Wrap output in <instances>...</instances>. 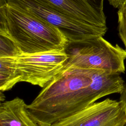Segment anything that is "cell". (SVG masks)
<instances>
[{"label":"cell","instance_id":"16","mask_svg":"<svg viewBox=\"0 0 126 126\" xmlns=\"http://www.w3.org/2000/svg\"><path fill=\"white\" fill-rule=\"evenodd\" d=\"M125 126H126V125H125Z\"/></svg>","mask_w":126,"mask_h":126},{"label":"cell","instance_id":"1","mask_svg":"<svg viewBox=\"0 0 126 126\" xmlns=\"http://www.w3.org/2000/svg\"><path fill=\"white\" fill-rule=\"evenodd\" d=\"M92 81L89 69L62 71L27 105L30 117L39 126H51L71 115L77 111L82 93Z\"/></svg>","mask_w":126,"mask_h":126},{"label":"cell","instance_id":"12","mask_svg":"<svg viewBox=\"0 0 126 126\" xmlns=\"http://www.w3.org/2000/svg\"><path fill=\"white\" fill-rule=\"evenodd\" d=\"M87 2L97 12L105 15L103 11V3L104 0H86Z\"/></svg>","mask_w":126,"mask_h":126},{"label":"cell","instance_id":"15","mask_svg":"<svg viewBox=\"0 0 126 126\" xmlns=\"http://www.w3.org/2000/svg\"><path fill=\"white\" fill-rule=\"evenodd\" d=\"M2 92H0V102H2L3 101H4V95H3L1 93Z\"/></svg>","mask_w":126,"mask_h":126},{"label":"cell","instance_id":"11","mask_svg":"<svg viewBox=\"0 0 126 126\" xmlns=\"http://www.w3.org/2000/svg\"><path fill=\"white\" fill-rule=\"evenodd\" d=\"M117 15L118 34L126 50V8L118 9Z\"/></svg>","mask_w":126,"mask_h":126},{"label":"cell","instance_id":"8","mask_svg":"<svg viewBox=\"0 0 126 126\" xmlns=\"http://www.w3.org/2000/svg\"><path fill=\"white\" fill-rule=\"evenodd\" d=\"M27 104L18 97L0 104V126H39L30 117Z\"/></svg>","mask_w":126,"mask_h":126},{"label":"cell","instance_id":"7","mask_svg":"<svg viewBox=\"0 0 126 126\" xmlns=\"http://www.w3.org/2000/svg\"><path fill=\"white\" fill-rule=\"evenodd\" d=\"M72 17L87 24L107 29L106 18L86 0H44Z\"/></svg>","mask_w":126,"mask_h":126},{"label":"cell","instance_id":"14","mask_svg":"<svg viewBox=\"0 0 126 126\" xmlns=\"http://www.w3.org/2000/svg\"><path fill=\"white\" fill-rule=\"evenodd\" d=\"M120 101L122 103L124 107L125 110L126 114V85L125 86V87L123 92H122V94H121Z\"/></svg>","mask_w":126,"mask_h":126},{"label":"cell","instance_id":"9","mask_svg":"<svg viewBox=\"0 0 126 126\" xmlns=\"http://www.w3.org/2000/svg\"><path fill=\"white\" fill-rule=\"evenodd\" d=\"M21 80V74L12 57H0V91L4 92L11 89Z\"/></svg>","mask_w":126,"mask_h":126},{"label":"cell","instance_id":"6","mask_svg":"<svg viewBox=\"0 0 126 126\" xmlns=\"http://www.w3.org/2000/svg\"><path fill=\"white\" fill-rule=\"evenodd\" d=\"M126 114L120 101L106 98L95 102L51 126H125Z\"/></svg>","mask_w":126,"mask_h":126},{"label":"cell","instance_id":"10","mask_svg":"<svg viewBox=\"0 0 126 126\" xmlns=\"http://www.w3.org/2000/svg\"><path fill=\"white\" fill-rule=\"evenodd\" d=\"M0 57H13L20 53L13 42L8 37L0 35Z\"/></svg>","mask_w":126,"mask_h":126},{"label":"cell","instance_id":"5","mask_svg":"<svg viewBox=\"0 0 126 126\" xmlns=\"http://www.w3.org/2000/svg\"><path fill=\"white\" fill-rule=\"evenodd\" d=\"M22 75L21 82L43 88L62 72L68 59L65 49L12 57Z\"/></svg>","mask_w":126,"mask_h":126},{"label":"cell","instance_id":"3","mask_svg":"<svg viewBox=\"0 0 126 126\" xmlns=\"http://www.w3.org/2000/svg\"><path fill=\"white\" fill-rule=\"evenodd\" d=\"M64 49L68 59L62 71L82 69L125 72L126 50L118 44H112L103 36L69 42Z\"/></svg>","mask_w":126,"mask_h":126},{"label":"cell","instance_id":"13","mask_svg":"<svg viewBox=\"0 0 126 126\" xmlns=\"http://www.w3.org/2000/svg\"><path fill=\"white\" fill-rule=\"evenodd\" d=\"M109 4L118 9L126 8V0H107Z\"/></svg>","mask_w":126,"mask_h":126},{"label":"cell","instance_id":"2","mask_svg":"<svg viewBox=\"0 0 126 126\" xmlns=\"http://www.w3.org/2000/svg\"><path fill=\"white\" fill-rule=\"evenodd\" d=\"M0 35L10 39L24 54L63 50L69 42L58 28L5 0H0Z\"/></svg>","mask_w":126,"mask_h":126},{"label":"cell","instance_id":"4","mask_svg":"<svg viewBox=\"0 0 126 126\" xmlns=\"http://www.w3.org/2000/svg\"><path fill=\"white\" fill-rule=\"evenodd\" d=\"M12 6L23 9L58 28L69 42L103 36L107 29L83 23L44 0H5Z\"/></svg>","mask_w":126,"mask_h":126}]
</instances>
